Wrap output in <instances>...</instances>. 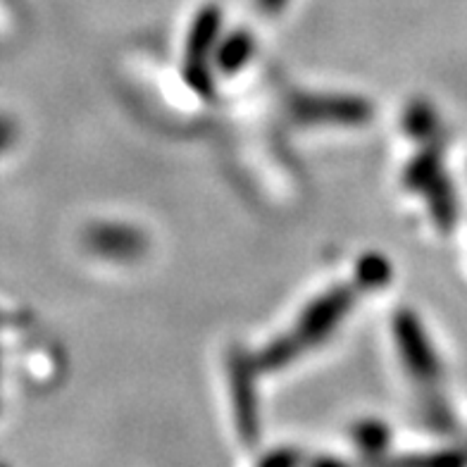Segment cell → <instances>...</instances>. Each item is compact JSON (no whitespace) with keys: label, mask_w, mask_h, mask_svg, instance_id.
<instances>
[{"label":"cell","mask_w":467,"mask_h":467,"mask_svg":"<svg viewBox=\"0 0 467 467\" xmlns=\"http://www.w3.org/2000/svg\"><path fill=\"white\" fill-rule=\"evenodd\" d=\"M234 406H236V420H239L241 434L248 439L255 437V396H253L251 369L246 363H234Z\"/></svg>","instance_id":"cell-7"},{"label":"cell","mask_w":467,"mask_h":467,"mask_svg":"<svg viewBox=\"0 0 467 467\" xmlns=\"http://www.w3.org/2000/svg\"><path fill=\"white\" fill-rule=\"evenodd\" d=\"M350 303H353V291L350 289H337L332 294L322 296L320 301H315L313 306L307 307L301 325L296 327L289 337L279 338L265 350L260 356V368H282V365L291 363L303 348L322 341L337 327V322L344 317Z\"/></svg>","instance_id":"cell-1"},{"label":"cell","mask_w":467,"mask_h":467,"mask_svg":"<svg viewBox=\"0 0 467 467\" xmlns=\"http://www.w3.org/2000/svg\"><path fill=\"white\" fill-rule=\"evenodd\" d=\"M396 338H399L403 360L410 372L420 379H434L439 375V363L430 341L424 337L420 322L410 313L396 315Z\"/></svg>","instance_id":"cell-4"},{"label":"cell","mask_w":467,"mask_h":467,"mask_svg":"<svg viewBox=\"0 0 467 467\" xmlns=\"http://www.w3.org/2000/svg\"><path fill=\"white\" fill-rule=\"evenodd\" d=\"M253 56V38L248 34H234L227 38V44L222 46L217 53V62H220L222 72H239Z\"/></svg>","instance_id":"cell-8"},{"label":"cell","mask_w":467,"mask_h":467,"mask_svg":"<svg viewBox=\"0 0 467 467\" xmlns=\"http://www.w3.org/2000/svg\"><path fill=\"white\" fill-rule=\"evenodd\" d=\"M217 29H220V13L217 7H205L198 15L196 25L189 36V65H186V77L201 93L213 91V79L205 67V56L210 53V46L215 44Z\"/></svg>","instance_id":"cell-3"},{"label":"cell","mask_w":467,"mask_h":467,"mask_svg":"<svg viewBox=\"0 0 467 467\" xmlns=\"http://www.w3.org/2000/svg\"><path fill=\"white\" fill-rule=\"evenodd\" d=\"M406 182L410 189L422 191L424 196L430 198L431 210L434 215L439 217L443 227H451L455 217V203L453 193H451V186L446 182V177L441 174V165H439V158L434 153L420 155L418 161H412V165L408 167Z\"/></svg>","instance_id":"cell-2"},{"label":"cell","mask_w":467,"mask_h":467,"mask_svg":"<svg viewBox=\"0 0 467 467\" xmlns=\"http://www.w3.org/2000/svg\"><path fill=\"white\" fill-rule=\"evenodd\" d=\"M91 246L108 258H134L143 251L141 234L127 227H99L91 232Z\"/></svg>","instance_id":"cell-6"},{"label":"cell","mask_w":467,"mask_h":467,"mask_svg":"<svg viewBox=\"0 0 467 467\" xmlns=\"http://www.w3.org/2000/svg\"><path fill=\"white\" fill-rule=\"evenodd\" d=\"M15 136H17V127H15L13 119L0 115V153H5L7 148L13 146Z\"/></svg>","instance_id":"cell-12"},{"label":"cell","mask_w":467,"mask_h":467,"mask_svg":"<svg viewBox=\"0 0 467 467\" xmlns=\"http://www.w3.org/2000/svg\"><path fill=\"white\" fill-rule=\"evenodd\" d=\"M406 124L415 136H424L431 130V112L424 105H412L406 117Z\"/></svg>","instance_id":"cell-11"},{"label":"cell","mask_w":467,"mask_h":467,"mask_svg":"<svg viewBox=\"0 0 467 467\" xmlns=\"http://www.w3.org/2000/svg\"><path fill=\"white\" fill-rule=\"evenodd\" d=\"M296 112L315 122L360 124L369 117V105L356 99H306L296 105Z\"/></svg>","instance_id":"cell-5"},{"label":"cell","mask_w":467,"mask_h":467,"mask_svg":"<svg viewBox=\"0 0 467 467\" xmlns=\"http://www.w3.org/2000/svg\"><path fill=\"white\" fill-rule=\"evenodd\" d=\"M387 437H389L387 427L377 422H365L363 427H360V431H358V441L363 443L365 451H372V453L384 449Z\"/></svg>","instance_id":"cell-10"},{"label":"cell","mask_w":467,"mask_h":467,"mask_svg":"<svg viewBox=\"0 0 467 467\" xmlns=\"http://www.w3.org/2000/svg\"><path fill=\"white\" fill-rule=\"evenodd\" d=\"M389 275H391V270H389L387 260L377 258V255H369L358 265V277L365 286H381V284L389 282Z\"/></svg>","instance_id":"cell-9"}]
</instances>
